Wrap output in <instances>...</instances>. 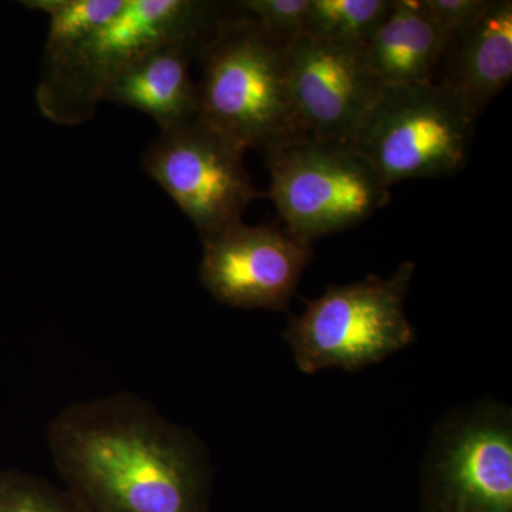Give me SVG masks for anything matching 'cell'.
<instances>
[{"instance_id":"cell-1","label":"cell","mask_w":512,"mask_h":512,"mask_svg":"<svg viewBox=\"0 0 512 512\" xmlns=\"http://www.w3.org/2000/svg\"><path fill=\"white\" fill-rule=\"evenodd\" d=\"M46 439L64 490L84 512L210 511V450L137 394L67 404Z\"/></svg>"},{"instance_id":"cell-2","label":"cell","mask_w":512,"mask_h":512,"mask_svg":"<svg viewBox=\"0 0 512 512\" xmlns=\"http://www.w3.org/2000/svg\"><path fill=\"white\" fill-rule=\"evenodd\" d=\"M289 43L228 6L198 49V117L245 150L305 136L288 77Z\"/></svg>"},{"instance_id":"cell-3","label":"cell","mask_w":512,"mask_h":512,"mask_svg":"<svg viewBox=\"0 0 512 512\" xmlns=\"http://www.w3.org/2000/svg\"><path fill=\"white\" fill-rule=\"evenodd\" d=\"M227 8L207 0H126L92 36L56 59L43 60L37 106L60 126L86 123L131 64L167 43L204 42Z\"/></svg>"},{"instance_id":"cell-4","label":"cell","mask_w":512,"mask_h":512,"mask_svg":"<svg viewBox=\"0 0 512 512\" xmlns=\"http://www.w3.org/2000/svg\"><path fill=\"white\" fill-rule=\"evenodd\" d=\"M416 265L404 262L393 275L330 285L288 320L284 339L299 372H359L406 349L416 340L406 298Z\"/></svg>"},{"instance_id":"cell-5","label":"cell","mask_w":512,"mask_h":512,"mask_svg":"<svg viewBox=\"0 0 512 512\" xmlns=\"http://www.w3.org/2000/svg\"><path fill=\"white\" fill-rule=\"evenodd\" d=\"M476 123L440 84L384 86L346 143L392 188L460 173Z\"/></svg>"},{"instance_id":"cell-6","label":"cell","mask_w":512,"mask_h":512,"mask_svg":"<svg viewBox=\"0 0 512 512\" xmlns=\"http://www.w3.org/2000/svg\"><path fill=\"white\" fill-rule=\"evenodd\" d=\"M268 195L285 229L315 239L362 224L390 201V188L348 143L293 138L265 151Z\"/></svg>"},{"instance_id":"cell-7","label":"cell","mask_w":512,"mask_h":512,"mask_svg":"<svg viewBox=\"0 0 512 512\" xmlns=\"http://www.w3.org/2000/svg\"><path fill=\"white\" fill-rule=\"evenodd\" d=\"M429 512H512V410L495 400L456 407L421 463Z\"/></svg>"},{"instance_id":"cell-8","label":"cell","mask_w":512,"mask_h":512,"mask_svg":"<svg viewBox=\"0 0 512 512\" xmlns=\"http://www.w3.org/2000/svg\"><path fill=\"white\" fill-rule=\"evenodd\" d=\"M245 150L197 117L160 131L141 156L150 178L183 211L202 239L242 222L255 198Z\"/></svg>"},{"instance_id":"cell-9","label":"cell","mask_w":512,"mask_h":512,"mask_svg":"<svg viewBox=\"0 0 512 512\" xmlns=\"http://www.w3.org/2000/svg\"><path fill=\"white\" fill-rule=\"evenodd\" d=\"M200 281L235 309L285 311L312 259V245L269 225H231L202 239Z\"/></svg>"},{"instance_id":"cell-10","label":"cell","mask_w":512,"mask_h":512,"mask_svg":"<svg viewBox=\"0 0 512 512\" xmlns=\"http://www.w3.org/2000/svg\"><path fill=\"white\" fill-rule=\"evenodd\" d=\"M293 107L305 136L346 143L383 84L362 49L302 33L286 49Z\"/></svg>"},{"instance_id":"cell-11","label":"cell","mask_w":512,"mask_h":512,"mask_svg":"<svg viewBox=\"0 0 512 512\" xmlns=\"http://www.w3.org/2000/svg\"><path fill=\"white\" fill-rule=\"evenodd\" d=\"M511 79L512 2L490 0L473 25L448 40L433 82L478 120Z\"/></svg>"},{"instance_id":"cell-12","label":"cell","mask_w":512,"mask_h":512,"mask_svg":"<svg viewBox=\"0 0 512 512\" xmlns=\"http://www.w3.org/2000/svg\"><path fill=\"white\" fill-rule=\"evenodd\" d=\"M201 45L184 40L151 50L110 84L104 101L147 114L160 131L197 119L198 90L191 63Z\"/></svg>"},{"instance_id":"cell-13","label":"cell","mask_w":512,"mask_h":512,"mask_svg":"<svg viewBox=\"0 0 512 512\" xmlns=\"http://www.w3.org/2000/svg\"><path fill=\"white\" fill-rule=\"evenodd\" d=\"M446 39L421 0H393L392 8L363 47L367 67L383 86L431 83Z\"/></svg>"},{"instance_id":"cell-14","label":"cell","mask_w":512,"mask_h":512,"mask_svg":"<svg viewBox=\"0 0 512 512\" xmlns=\"http://www.w3.org/2000/svg\"><path fill=\"white\" fill-rule=\"evenodd\" d=\"M393 0H308L306 35L363 49L382 25Z\"/></svg>"},{"instance_id":"cell-15","label":"cell","mask_w":512,"mask_h":512,"mask_svg":"<svg viewBox=\"0 0 512 512\" xmlns=\"http://www.w3.org/2000/svg\"><path fill=\"white\" fill-rule=\"evenodd\" d=\"M126 0H29L28 9L49 18L45 60L69 52L123 9Z\"/></svg>"},{"instance_id":"cell-16","label":"cell","mask_w":512,"mask_h":512,"mask_svg":"<svg viewBox=\"0 0 512 512\" xmlns=\"http://www.w3.org/2000/svg\"><path fill=\"white\" fill-rule=\"evenodd\" d=\"M0 512H84L64 488L19 470L0 471Z\"/></svg>"},{"instance_id":"cell-17","label":"cell","mask_w":512,"mask_h":512,"mask_svg":"<svg viewBox=\"0 0 512 512\" xmlns=\"http://www.w3.org/2000/svg\"><path fill=\"white\" fill-rule=\"evenodd\" d=\"M234 5L281 42L291 43L305 32L308 0H241Z\"/></svg>"},{"instance_id":"cell-18","label":"cell","mask_w":512,"mask_h":512,"mask_svg":"<svg viewBox=\"0 0 512 512\" xmlns=\"http://www.w3.org/2000/svg\"><path fill=\"white\" fill-rule=\"evenodd\" d=\"M431 22L440 30L446 43L466 30L487 9L490 0H421Z\"/></svg>"}]
</instances>
